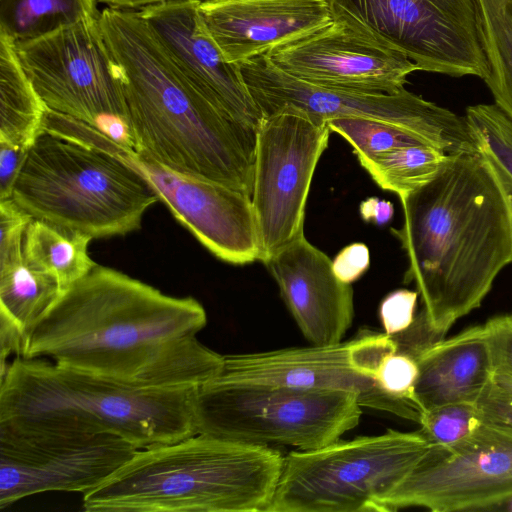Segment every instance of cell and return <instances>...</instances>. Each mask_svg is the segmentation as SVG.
I'll return each instance as SVG.
<instances>
[{"label":"cell","mask_w":512,"mask_h":512,"mask_svg":"<svg viewBox=\"0 0 512 512\" xmlns=\"http://www.w3.org/2000/svg\"><path fill=\"white\" fill-rule=\"evenodd\" d=\"M359 211L362 219L378 226L388 223L394 215V207L390 201L378 197H370L361 202Z\"/></svg>","instance_id":"obj_38"},{"label":"cell","mask_w":512,"mask_h":512,"mask_svg":"<svg viewBox=\"0 0 512 512\" xmlns=\"http://www.w3.org/2000/svg\"><path fill=\"white\" fill-rule=\"evenodd\" d=\"M331 133L326 120L293 108L263 116L257 128L251 194L259 261L264 263L304 235L310 185Z\"/></svg>","instance_id":"obj_11"},{"label":"cell","mask_w":512,"mask_h":512,"mask_svg":"<svg viewBox=\"0 0 512 512\" xmlns=\"http://www.w3.org/2000/svg\"><path fill=\"white\" fill-rule=\"evenodd\" d=\"M238 66L263 116L287 107L324 120L368 118L404 127L446 154L476 149L464 116L406 89L385 94L325 88L288 75L265 54Z\"/></svg>","instance_id":"obj_10"},{"label":"cell","mask_w":512,"mask_h":512,"mask_svg":"<svg viewBox=\"0 0 512 512\" xmlns=\"http://www.w3.org/2000/svg\"><path fill=\"white\" fill-rule=\"evenodd\" d=\"M495 374L512 377V313L501 314L485 323Z\"/></svg>","instance_id":"obj_34"},{"label":"cell","mask_w":512,"mask_h":512,"mask_svg":"<svg viewBox=\"0 0 512 512\" xmlns=\"http://www.w3.org/2000/svg\"><path fill=\"white\" fill-rule=\"evenodd\" d=\"M91 240L79 231L32 219L24 236V260L29 266L56 277L66 290L96 264L88 254Z\"/></svg>","instance_id":"obj_24"},{"label":"cell","mask_w":512,"mask_h":512,"mask_svg":"<svg viewBox=\"0 0 512 512\" xmlns=\"http://www.w3.org/2000/svg\"><path fill=\"white\" fill-rule=\"evenodd\" d=\"M447 156L432 146H407L384 152L360 165L383 190L401 198L428 183Z\"/></svg>","instance_id":"obj_27"},{"label":"cell","mask_w":512,"mask_h":512,"mask_svg":"<svg viewBox=\"0 0 512 512\" xmlns=\"http://www.w3.org/2000/svg\"><path fill=\"white\" fill-rule=\"evenodd\" d=\"M419 294L417 291L397 289L380 303L379 317L384 333L393 335L408 329L415 320Z\"/></svg>","instance_id":"obj_33"},{"label":"cell","mask_w":512,"mask_h":512,"mask_svg":"<svg viewBox=\"0 0 512 512\" xmlns=\"http://www.w3.org/2000/svg\"><path fill=\"white\" fill-rule=\"evenodd\" d=\"M485 421L477 403L453 402L423 412L419 430L433 447L449 449L471 437Z\"/></svg>","instance_id":"obj_30"},{"label":"cell","mask_w":512,"mask_h":512,"mask_svg":"<svg viewBox=\"0 0 512 512\" xmlns=\"http://www.w3.org/2000/svg\"><path fill=\"white\" fill-rule=\"evenodd\" d=\"M486 156L488 157L489 161L491 162L500 182L502 183V186H503V188L507 194V197L509 199L510 206H511V212H512V179L488 155H486Z\"/></svg>","instance_id":"obj_40"},{"label":"cell","mask_w":512,"mask_h":512,"mask_svg":"<svg viewBox=\"0 0 512 512\" xmlns=\"http://www.w3.org/2000/svg\"><path fill=\"white\" fill-rule=\"evenodd\" d=\"M304 338L312 345L342 342L354 318L353 288L332 260L304 235L264 262Z\"/></svg>","instance_id":"obj_19"},{"label":"cell","mask_w":512,"mask_h":512,"mask_svg":"<svg viewBox=\"0 0 512 512\" xmlns=\"http://www.w3.org/2000/svg\"><path fill=\"white\" fill-rule=\"evenodd\" d=\"M504 506H506L505 508H506L507 510L512 511V499H510L508 502H506V503L503 505V507H504Z\"/></svg>","instance_id":"obj_42"},{"label":"cell","mask_w":512,"mask_h":512,"mask_svg":"<svg viewBox=\"0 0 512 512\" xmlns=\"http://www.w3.org/2000/svg\"><path fill=\"white\" fill-rule=\"evenodd\" d=\"M98 0H0V32L15 44L96 19Z\"/></svg>","instance_id":"obj_26"},{"label":"cell","mask_w":512,"mask_h":512,"mask_svg":"<svg viewBox=\"0 0 512 512\" xmlns=\"http://www.w3.org/2000/svg\"><path fill=\"white\" fill-rule=\"evenodd\" d=\"M199 14L224 58L237 65L334 19L329 0H208Z\"/></svg>","instance_id":"obj_20"},{"label":"cell","mask_w":512,"mask_h":512,"mask_svg":"<svg viewBox=\"0 0 512 512\" xmlns=\"http://www.w3.org/2000/svg\"><path fill=\"white\" fill-rule=\"evenodd\" d=\"M87 142L138 171L174 217L214 256L234 265L259 260V236L250 195L171 170L97 130L89 132Z\"/></svg>","instance_id":"obj_14"},{"label":"cell","mask_w":512,"mask_h":512,"mask_svg":"<svg viewBox=\"0 0 512 512\" xmlns=\"http://www.w3.org/2000/svg\"><path fill=\"white\" fill-rule=\"evenodd\" d=\"M477 27L495 104L512 118V0H475Z\"/></svg>","instance_id":"obj_25"},{"label":"cell","mask_w":512,"mask_h":512,"mask_svg":"<svg viewBox=\"0 0 512 512\" xmlns=\"http://www.w3.org/2000/svg\"><path fill=\"white\" fill-rule=\"evenodd\" d=\"M407 56L420 71L452 77L489 74L479 38L475 0H329Z\"/></svg>","instance_id":"obj_12"},{"label":"cell","mask_w":512,"mask_h":512,"mask_svg":"<svg viewBox=\"0 0 512 512\" xmlns=\"http://www.w3.org/2000/svg\"><path fill=\"white\" fill-rule=\"evenodd\" d=\"M138 450L111 434L32 433L0 426V508L43 492L85 494Z\"/></svg>","instance_id":"obj_15"},{"label":"cell","mask_w":512,"mask_h":512,"mask_svg":"<svg viewBox=\"0 0 512 512\" xmlns=\"http://www.w3.org/2000/svg\"><path fill=\"white\" fill-rule=\"evenodd\" d=\"M399 199L404 220L391 233L408 259L403 281L415 284L420 313L443 339L512 263L510 202L477 148L448 154L428 183Z\"/></svg>","instance_id":"obj_2"},{"label":"cell","mask_w":512,"mask_h":512,"mask_svg":"<svg viewBox=\"0 0 512 512\" xmlns=\"http://www.w3.org/2000/svg\"><path fill=\"white\" fill-rule=\"evenodd\" d=\"M421 433L389 429L284 455L266 512H378L381 498L429 453Z\"/></svg>","instance_id":"obj_8"},{"label":"cell","mask_w":512,"mask_h":512,"mask_svg":"<svg viewBox=\"0 0 512 512\" xmlns=\"http://www.w3.org/2000/svg\"><path fill=\"white\" fill-rule=\"evenodd\" d=\"M477 404L485 419L512 427V395L497 387L494 382Z\"/></svg>","instance_id":"obj_37"},{"label":"cell","mask_w":512,"mask_h":512,"mask_svg":"<svg viewBox=\"0 0 512 512\" xmlns=\"http://www.w3.org/2000/svg\"><path fill=\"white\" fill-rule=\"evenodd\" d=\"M284 455L196 433L139 449L83 494L86 512H266Z\"/></svg>","instance_id":"obj_5"},{"label":"cell","mask_w":512,"mask_h":512,"mask_svg":"<svg viewBox=\"0 0 512 512\" xmlns=\"http://www.w3.org/2000/svg\"><path fill=\"white\" fill-rule=\"evenodd\" d=\"M464 118L477 149L512 179V118L495 103L469 106Z\"/></svg>","instance_id":"obj_29"},{"label":"cell","mask_w":512,"mask_h":512,"mask_svg":"<svg viewBox=\"0 0 512 512\" xmlns=\"http://www.w3.org/2000/svg\"><path fill=\"white\" fill-rule=\"evenodd\" d=\"M46 106L25 73L13 40L0 32V142L29 149Z\"/></svg>","instance_id":"obj_23"},{"label":"cell","mask_w":512,"mask_h":512,"mask_svg":"<svg viewBox=\"0 0 512 512\" xmlns=\"http://www.w3.org/2000/svg\"><path fill=\"white\" fill-rule=\"evenodd\" d=\"M333 11L329 24L276 45L265 55L288 75L325 88L385 94L405 89L408 76L419 67L359 23Z\"/></svg>","instance_id":"obj_16"},{"label":"cell","mask_w":512,"mask_h":512,"mask_svg":"<svg viewBox=\"0 0 512 512\" xmlns=\"http://www.w3.org/2000/svg\"><path fill=\"white\" fill-rule=\"evenodd\" d=\"M418 375L417 359L396 349L381 363L375 381L388 394L405 399L418 408L414 393Z\"/></svg>","instance_id":"obj_31"},{"label":"cell","mask_w":512,"mask_h":512,"mask_svg":"<svg viewBox=\"0 0 512 512\" xmlns=\"http://www.w3.org/2000/svg\"><path fill=\"white\" fill-rule=\"evenodd\" d=\"M99 25L122 83L134 149L171 170L251 196L257 129L188 84L139 11L107 7Z\"/></svg>","instance_id":"obj_3"},{"label":"cell","mask_w":512,"mask_h":512,"mask_svg":"<svg viewBox=\"0 0 512 512\" xmlns=\"http://www.w3.org/2000/svg\"><path fill=\"white\" fill-rule=\"evenodd\" d=\"M326 122L331 132L339 134L352 146L360 164L392 149L407 146H431L418 134L385 121L360 117H338L328 119Z\"/></svg>","instance_id":"obj_28"},{"label":"cell","mask_w":512,"mask_h":512,"mask_svg":"<svg viewBox=\"0 0 512 512\" xmlns=\"http://www.w3.org/2000/svg\"><path fill=\"white\" fill-rule=\"evenodd\" d=\"M349 343L226 354L211 379L352 392L363 408L419 424L421 412L414 404L388 394L376 381L356 371L349 360Z\"/></svg>","instance_id":"obj_17"},{"label":"cell","mask_w":512,"mask_h":512,"mask_svg":"<svg viewBox=\"0 0 512 512\" xmlns=\"http://www.w3.org/2000/svg\"><path fill=\"white\" fill-rule=\"evenodd\" d=\"M32 219L12 198L0 200V269L24 261V236Z\"/></svg>","instance_id":"obj_32"},{"label":"cell","mask_w":512,"mask_h":512,"mask_svg":"<svg viewBox=\"0 0 512 512\" xmlns=\"http://www.w3.org/2000/svg\"><path fill=\"white\" fill-rule=\"evenodd\" d=\"M206 324L195 298L166 295L95 264L37 322L21 357L127 385L198 387L223 364V355L197 339Z\"/></svg>","instance_id":"obj_1"},{"label":"cell","mask_w":512,"mask_h":512,"mask_svg":"<svg viewBox=\"0 0 512 512\" xmlns=\"http://www.w3.org/2000/svg\"><path fill=\"white\" fill-rule=\"evenodd\" d=\"M15 46L25 73L48 110L134 148L122 83L105 47L99 17Z\"/></svg>","instance_id":"obj_9"},{"label":"cell","mask_w":512,"mask_h":512,"mask_svg":"<svg viewBox=\"0 0 512 512\" xmlns=\"http://www.w3.org/2000/svg\"><path fill=\"white\" fill-rule=\"evenodd\" d=\"M63 291L56 277L25 260L0 269L1 358L21 356L29 334Z\"/></svg>","instance_id":"obj_22"},{"label":"cell","mask_w":512,"mask_h":512,"mask_svg":"<svg viewBox=\"0 0 512 512\" xmlns=\"http://www.w3.org/2000/svg\"><path fill=\"white\" fill-rule=\"evenodd\" d=\"M494 384L500 389L512 395V377L506 374H495Z\"/></svg>","instance_id":"obj_41"},{"label":"cell","mask_w":512,"mask_h":512,"mask_svg":"<svg viewBox=\"0 0 512 512\" xmlns=\"http://www.w3.org/2000/svg\"><path fill=\"white\" fill-rule=\"evenodd\" d=\"M199 4L197 0H172L137 11L188 84L229 117L257 129L262 112L239 66L224 58L206 30Z\"/></svg>","instance_id":"obj_18"},{"label":"cell","mask_w":512,"mask_h":512,"mask_svg":"<svg viewBox=\"0 0 512 512\" xmlns=\"http://www.w3.org/2000/svg\"><path fill=\"white\" fill-rule=\"evenodd\" d=\"M12 199L33 219L94 238L137 230L160 201L150 183L121 159L41 130L27 152Z\"/></svg>","instance_id":"obj_6"},{"label":"cell","mask_w":512,"mask_h":512,"mask_svg":"<svg viewBox=\"0 0 512 512\" xmlns=\"http://www.w3.org/2000/svg\"><path fill=\"white\" fill-rule=\"evenodd\" d=\"M370 266V252L364 243L356 242L343 248L333 259L332 269L342 282L351 284Z\"/></svg>","instance_id":"obj_35"},{"label":"cell","mask_w":512,"mask_h":512,"mask_svg":"<svg viewBox=\"0 0 512 512\" xmlns=\"http://www.w3.org/2000/svg\"><path fill=\"white\" fill-rule=\"evenodd\" d=\"M512 499V427L486 419L464 442L429 453L388 494L378 512L496 509Z\"/></svg>","instance_id":"obj_13"},{"label":"cell","mask_w":512,"mask_h":512,"mask_svg":"<svg viewBox=\"0 0 512 512\" xmlns=\"http://www.w3.org/2000/svg\"><path fill=\"white\" fill-rule=\"evenodd\" d=\"M417 362L414 393L421 414L447 403H477L495 375L484 324L431 344L419 354Z\"/></svg>","instance_id":"obj_21"},{"label":"cell","mask_w":512,"mask_h":512,"mask_svg":"<svg viewBox=\"0 0 512 512\" xmlns=\"http://www.w3.org/2000/svg\"><path fill=\"white\" fill-rule=\"evenodd\" d=\"M362 408L347 391L210 379L195 390L194 421L197 433L311 450L355 428Z\"/></svg>","instance_id":"obj_7"},{"label":"cell","mask_w":512,"mask_h":512,"mask_svg":"<svg viewBox=\"0 0 512 512\" xmlns=\"http://www.w3.org/2000/svg\"><path fill=\"white\" fill-rule=\"evenodd\" d=\"M0 426L24 432L118 436L138 449L197 433V387H139L45 358L1 366Z\"/></svg>","instance_id":"obj_4"},{"label":"cell","mask_w":512,"mask_h":512,"mask_svg":"<svg viewBox=\"0 0 512 512\" xmlns=\"http://www.w3.org/2000/svg\"><path fill=\"white\" fill-rule=\"evenodd\" d=\"M28 149L0 142V200L12 198Z\"/></svg>","instance_id":"obj_36"},{"label":"cell","mask_w":512,"mask_h":512,"mask_svg":"<svg viewBox=\"0 0 512 512\" xmlns=\"http://www.w3.org/2000/svg\"><path fill=\"white\" fill-rule=\"evenodd\" d=\"M99 2L105 4L109 8L114 9H123V10H141L144 7L149 5L162 3L166 1L172 0H98ZM199 2H204L208 0H197Z\"/></svg>","instance_id":"obj_39"}]
</instances>
